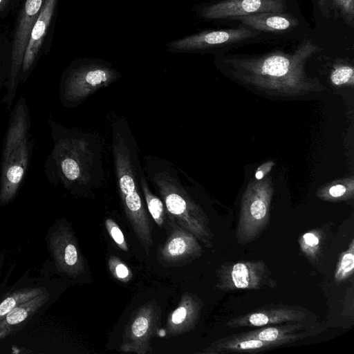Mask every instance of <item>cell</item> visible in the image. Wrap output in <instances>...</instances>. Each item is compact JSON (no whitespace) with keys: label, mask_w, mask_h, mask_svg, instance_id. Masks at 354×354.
I'll return each mask as SVG.
<instances>
[{"label":"cell","mask_w":354,"mask_h":354,"mask_svg":"<svg viewBox=\"0 0 354 354\" xmlns=\"http://www.w3.org/2000/svg\"><path fill=\"white\" fill-rule=\"evenodd\" d=\"M53 148L44 165L48 182L89 196L106 182L104 140L96 132L67 127L48 118Z\"/></svg>","instance_id":"6da1fadb"},{"label":"cell","mask_w":354,"mask_h":354,"mask_svg":"<svg viewBox=\"0 0 354 354\" xmlns=\"http://www.w3.org/2000/svg\"><path fill=\"white\" fill-rule=\"evenodd\" d=\"M111 147L118 192L124 213L147 254L153 245L149 218L142 195L138 170L140 149L129 122L122 115L111 120Z\"/></svg>","instance_id":"7a4b0ae2"},{"label":"cell","mask_w":354,"mask_h":354,"mask_svg":"<svg viewBox=\"0 0 354 354\" xmlns=\"http://www.w3.org/2000/svg\"><path fill=\"white\" fill-rule=\"evenodd\" d=\"M141 160L147 180L163 201L171 221L212 248L213 234L208 219L191 195L188 176L163 158L145 156Z\"/></svg>","instance_id":"3957f363"},{"label":"cell","mask_w":354,"mask_h":354,"mask_svg":"<svg viewBox=\"0 0 354 354\" xmlns=\"http://www.w3.org/2000/svg\"><path fill=\"white\" fill-rule=\"evenodd\" d=\"M30 114L21 96L11 110L5 134L0 168V206L15 197L28 171L33 151Z\"/></svg>","instance_id":"277c9868"},{"label":"cell","mask_w":354,"mask_h":354,"mask_svg":"<svg viewBox=\"0 0 354 354\" xmlns=\"http://www.w3.org/2000/svg\"><path fill=\"white\" fill-rule=\"evenodd\" d=\"M120 77V72L107 61L86 57L76 59L61 75L59 86L61 104L65 108H76Z\"/></svg>","instance_id":"5b68a950"},{"label":"cell","mask_w":354,"mask_h":354,"mask_svg":"<svg viewBox=\"0 0 354 354\" xmlns=\"http://www.w3.org/2000/svg\"><path fill=\"white\" fill-rule=\"evenodd\" d=\"M45 0H19L16 12L12 37V64L5 86L2 102L10 109L16 96L20 71L27 42Z\"/></svg>","instance_id":"8992f818"},{"label":"cell","mask_w":354,"mask_h":354,"mask_svg":"<svg viewBox=\"0 0 354 354\" xmlns=\"http://www.w3.org/2000/svg\"><path fill=\"white\" fill-rule=\"evenodd\" d=\"M59 0H45L31 30L20 71L19 81L25 82L39 59L46 55L54 35Z\"/></svg>","instance_id":"52a82bcc"},{"label":"cell","mask_w":354,"mask_h":354,"mask_svg":"<svg viewBox=\"0 0 354 354\" xmlns=\"http://www.w3.org/2000/svg\"><path fill=\"white\" fill-rule=\"evenodd\" d=\"M161 310L155 300H150L132 316L124 330L120 351L124 353H151V342L158 333Z\"/></svg>","instance_id":"ba28073f"},{"label":"cell","mask_w":354,"mask_h":354,"mask_svg":"<svg viewBox=\"0 0 354 354\" xmlns=\"http://www.w3.org/2000/svg\"><path fill=\"white\" fill-rule=\"evenodd\" d=\"M216 288L223 291L274 288L277 281L262 261L226 263L218 270Z\"/></svg>","instance_id":"9c48e42d"},{"label":"cell","mask_w":354,"mask_h":354,"mask_svg":"<svg viewBox=\"0 0 354 354\" xmlns=\"http://www.w3.org/2000/svg\"><path fill=\"white\" fill-rule=\"evenodd\" d=\"M256 35L245 27L203 31L170 41L166 47L171 53H194L240 41Z\"/></svg>","instance_id":"30bf717a"},{"label":"cell","mask_w":354,"mask_h":354,"mask_svg":"<svg viewBox=\"0 0 354 354\" xmlns=\"http://www.w3.org/2000/svg\"><path fill=\"white\" fill-rule=\"evenodd\" d=\"M285 0H222L202 6L196 10L199 17L205 19L234 18L268 12H283Z\"/></svg>","instance_id":"8fae6325"},{"label":"cell","mask_w":354,"mask_h":354,"mask_svg":"<svg viewBox=\"0 0 354 354\" xmlns=\"http://www.w3.org/2000/svg\"><path fill=\"white\" fill-rule=\"evenodd\" d=\"M48 245L58 269L71 277L84 271V263L76 239L65 224H61L50 235Z\"/></svg>","instance_id":"7c38bea8"},{"label":"cell","mask_w":354,"mask_h":354,"mask_svg":"<svg viewBox=\"0 0 354 354\" xmlns=\"http://www.w3.org/2000/svg\"><path fill=\"white\" fill-rule=\"evenodd\" d=\"M203 250L196 237L176 226L158 253V261L168 266H180L199 257Z\"/></svg>","instance_id":"4fadbf2b"},{"label":"cell","mask_w":354,"mask_h":354,"mask_svg":"<svg viewBox=\"0 0 354 354\" xmlns=\"http://www.w3.org/2000/svg\"><path fill=\"white\" fill-rule=\"evenodd\" d=\"M304 311L294 308L261 309L229 320L230 328L258 327L286 322H299L306 319Z\"/></svg>","instance_id":"5bb4252c"},{"label":"cell","mask_w":354,"mask_h":354,"mask_svg":"<svg viewBox=\"0 0 354 354\" xmlns=\"http://www.w3.org/2000/svg\"><path fill=\"white\" fill-rule=\"evenodd\" d=\"M203 304L192 293L185 292L178 306L168 315L166 330L169 336L186 333L194 329L198 321Z\"/></svg>","instance_id":"9a60e30c"},{"label":"cell","mask_w":354,"mask_h":354,"mask_svg":"<svg viewBox=\"0 0 354 354\" xmlns=\"http://www.w3.org/2000/svg\"><path fill=\"white\" fill-rule=\"evenodd\" d=\"M306 329V327L304 324L297 322L261 328L240 334L245 337L272 342L281 346L293 343L310 336V331H304Z\"/></svg>","instance_id":"2e32d148"},{"label":"cell","mask_w":354,"mask_h":354,"mask_svg":"<svg viewBox=\"0 0 354 354\" xmlns=\"http://www.w3.org/2000/svg\"><path fill=\"white\" fill-rule=\"evenodd\" d=\"M279 346L277 344L243 336L241 334L228 336L214 342L203 353L219 354L232 352H257Z\"/></svg>","instance_id":"e0dca14e"},{"label":"cell","mask_w":354,"mask_h":354,"mask_svg":"<svg viewBox=\"0 0 354 354\" xmlns=\"http://www.w3.org/2000/svg\"><path fill=\"white\" fill-rule=\"evenodd\" d=\"M243 24L257 30L279 32L297 25V19L283 12H268L234 17Z\"/></svg>","instance_id":"ac0fdd59"},{"label":"cell","mask_w":354,"mask_h":354,"mask_svg":"<svg viewBox=\"0 0 354 354\" xmlns=\"http://www.w3.org/2000/svg\"><path fill=\"white\" fill-rule=\"evenodd\" d=\"M46 291L21 304L8 313L0 322V329H6L26 321L39 310L48 299Z\"/></svg>","instance_id":"d6986e66"},{"label":"cell","mask_w":354,"mask_h":354,"mask_svg":"<svg viewBox=\"0 0 354 354\" xmlns=\"http://www.w3.org/2000/svg\"><path fill=\"white\" fill-rule=\"evenodd\" d=\"M138 176L142 195L147 211L155 223L159 227H162L168 214L160 197L152 190V187L146 177L142 163L139 167Z\"/></svg>","instance_id":"ffe728a7"},{"label":"cell","mask_w":354,"mask_h":354,"mask_svg":"<svg viewBox=\"0 0 354 354\" xmlns=\"http://www.w3.org/2000/svg\"><path fill=\"white\" fill-rule=\"evenodd\" d=\"M318 8L326 18H339L348 26L354 21V0H318Z\"/></svg>","instance_id":"44dd1931"},{"label":"cell","mask_w":354,"mask_h":354,"mask_svg":"<svg viewBox=\"0 0 354 354\" xmlns=\"http://www.w3.org/2000/svg\"><path fill=\"white\" fill-rule=\"evenodd\" d=\"M46 291L41 288H28L19 290L8 296L0 303V318L4 317L8 313L21 304L36 297Z\"/></svg>","instance_id":"7402d4cb"},{"label":"cell","mask_w":354,"mask_h":354,"mask_svg":"<svg viewBox=\"0 0 354 354\" xmlns=\"http://www.w3.org/2000/svg\"><path fill=\"white\" fill-rule=\"evenodd\" d=\"M354 270V240L351 239L346 250L343 252L338 260L334 278L337 283H342L353 274Z\"/></svg>","instance_id":"603a6c76"},{"label":"cell","mask_w":354,"mask_h":354,"mask_svg":"<svg viewBox=\"0 0 354 354\" xmlns=\"http://www.w3.org/2000/svg\"><path fill=\"white\" fill-rule=\"evenodd\" d=\"M12 64L10 38L0 32V92L5 88Z\"/></svg>","instance_id":"cb8c5ba5"},{"label":"cell","mask_w":354,"mask_h":354,"mask_svg":"<svg viewBox=\"0 0 354 354\" xmlns=\"http://www.w3.org/2000/svg\"><path fill=\"white\" fill-rule=\"evenodd\" d=\"M321 238V232L317 230L307 232L300 237V248L309 259H316L320 249Z\"/></svg>","instance_id":"d4e9b609"},{"label":"cell","mask_w":354,"mask_h":354,"mask_svg":"<svg viewBox=\"0 0 354 354\" xmlns=\"http://www.w3.org/2000/svg\"><path fill=\"white\" fill-rule=\"evenodd\" d=\"M108 267L111 275L118 281L127 283L131 280L133 274L131 269L118 257L110 256Z\"/></svg>","instance_id":"484cf974"},{"label":"cell","mask_w":354,"mask_h":354,"mask_svg":"<svg viewBox=\"0 0 354 354\" xmlns=\"http://www.w3.org/2000/svg\"><path fill=\"white\" fill-rule=\"evenodd\" d=\"M105 228L110 235L111 239L118 245V247L124 252L129 250L127 243L125 239V236L123 234L119 225L115 222L114 220L108 218L104 222Z\"/></svg>","instance_id":"4316f807"},{"label":"cell","mask_w":354,"mask_h":354,"mask_svg":"<svg viewBox=\"0 0 354 354\" xmlns=\"http://www.w3.org/2000/svg\"><path fill=\"white\" fill-rule=\"evenodd\" d=\"M353 68L348 66H342L335 68L331 74V81L336 85L345 84L353 77Z\"/></svg>","instance_id":"83f0119b"},{"label":"cell","mask_w":354,"mask_h":354,"mask_svg":"<svg viewBox=\"0 0 354 354\" xmlns=\"http://www.w3.org/2000/svg\"><path fill=\"white\" fill-rule=\"evenodd\" d=\"M19 2V0H0V19L6 18L14 12Z\"/></svg>","instance_id":"f1b7e54d"},{"label":"cell","mask_w":354,"mask_h":354,"mask_svg":"<svg viewBox=\"0 0 354 354\" xmlns=\"http://www.w3.org/2000/svg\"><path fill=\"white\" fill-rule=\"evenodd\" d=\"M346 188L342 185H336L331 187L328 190L329 195L333 198H339L345 194Z\"/></svg>","instance_id":"f546056e"},{"label":"cell","mask_w":354,"mask_h":354,"mask_svg":"<svg viewBox=\"0 0 354 354\" xmlns=\"http://www.w3.org/2000/svg\"><path fill=\"white\" fill-rule=\"evenodd\" d=\"M263 174L261 171H257L255 174V177L257 179H261L262 178Z\"/></svg>","instance_id":"4dcf8cb0"}]
</instances>
